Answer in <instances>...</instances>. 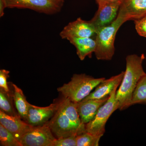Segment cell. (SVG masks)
<instances>
[{"label":"cell","mask_w":146,"mask_h":146,"mask_svg":"<svg viewBox=\"0 0 146 146\" xmlns=\"http://www.w3.org/2000/svg\"><path fill=\"white\" fill-rule=\"evenodd\" d=\"M48 124L56 138L77 136L86 131L74 103L63 97Z\"/></svg>","instance_id":"cell-1"},{"label":"cell","mask_w":146,"mask_h":146,"mask_svg":"<svg viewBox=\"0 0 146 146\" xmlns=\"http://www.w3.org/2000/svg\"><path fill=\"white\" fill-rule=\"evenodd\" d=\"M145 55L133 54L126 58V70L119 87L116 93V99L121 110L131 106V98L133 91L140 78L146 74L143 68Z\"/></svg>","instance_id":"cell-2"},{"label":"cell","mask_w":146,"mask_h":146,"mask_svg":"<svg viewBox=\"0 0 146 146\" xmlns=\"http://www.w3.org/2000/svg\"><path fill=\"white\" fill-rule=\"evenodd\" d=\"M105 79V78H94L86 74H74L68 83L58 88L57 91L73 102L81 101L100 83Z\"/></svg>","instance_id":"cell-3"},{"label":"cell","mask_w":146,"mask_h":146,"mask_svg":"<svg viewBox=\"0 0 146 146\" xmlns=\"http://www.w3.org/2000/svg\"><path fill=\"white\" fill-rule=\"evenodd\" d=\"M127 20L118 13L115 21L107 26L100 29L96 35V47L95 54L99 60H111L115 54L114 42L118 30Z\"/></svg>","instance_id":"cell-4"},{"label":"cell","mask_w":146,"mask_h":146,"mask_svg":"<svg viewBox=\"0 0 146 146\" xmlns=\"http://www.w3.org/2000/svg\"><path fill=\"white\" fill-rule=\"evenodd\" d=\"M119 86H116L112 91L107 101L99 109L94 119L85 124L86 131L95 135L103 136L108 120L115 110L119 109L116 96Z\"/></svg>","instance_id":"cell-5"},{"label":"cell","mask_w":146,"mask_h":146,"mask_svg":"<svg viewBox=\"0 0 146 146\" xmlns=\"http://www.w3.org/2000/svg\"><path fill=\"white\" fill-rule=\"evenodd\" d=\"M56 138L48 123L42 125L33 126L22 137V146H53Z\"/></svg>","instance_id":"cell-6"},{"label":"cell","mask_w":146,"mask_h":146,"mask_svg":"<svg viewBox=\"0 0 146 146\" xmlns=\"http://www.w3.org/2000/svg\"><path fill=\"white\" fill-rule=\"evenodd\" d=\"M7 8L29 9L47 14L57 13L62 6L55 0H4Z\"/></svg>","instance_id":"cell-7"},{"label":"cell","mask_w":146,"mask_h":146,"mask_svg":"<svg viewBox=\"0 0 146 146\" xmlns=\"http://www.w3.org/2000/svg\"><path fill=\"white\" fill-rule=\"evenodd\" d=\"M97 31L91 21H85L80 18L71 22L60 32L62 39H68L72 37L83 38L96 36Z\"/></svg>","instance_id":"cell-8"},{"label":"cell","mask_w":146,"mask_h":146,"mask_svg":"<svg viewBox=\"0 0 146 146\" xmlns=\"http://www.w3.org/2000/svg\"><path fill=\"white\" fill-rule=\"evenodd\" d=\"M60 100L46 107H39L29 104L25 122L33 126L46 123L54 115L59 105Z\"/></svg>","instance_id":"cell-9"},{"label":"cell","mask_w":146,"mask_h":146,"mask_svg":"<svg viewBox=\"0 0 146 146\" xmlns=\"http://www.w3.org/2000/svg\"><path fill=\"white\" fill-rule=\"evenodd\" d=\"M121 3L107 4L98 6L94 18L90 21L96 31L112 23L117 17Z\"/></svg>","instance_id":"cell-10"},{"label":"cell","mask_w":146,"mask_h":146,"mask_svg":"<svg viewBox=\"0 0 146 146\" xmlns=\"http://www.w3.org/2000/svg\"><path fill=\"white\" fill-rule=\"evenodd\" d=\"M0 124L19 141L33 126L22 119L19 116H11L0 110Z\"/></svg>","instance_id":"cell-11"},{"label":"cell","mask_w":146,"mask_h":146,"mask_svg":"<svg viewBox=\"0 0 146 146\" xmlns=\"http://www.w3.org/2000/svg\"><path fill=\"white\" fill-rule=\"evenodd\" d=\"M118 13L127 21L141 19L146 15V0H122Z\"/></svg>","instance_id":"cell-12"},{"label":"cell","mask_w":146,"mask_h":146,"mask_svg":"<svg viewBox=\"0 0 146 146\" xmlns=\"http://www.w3.org/2000/svg\"><path fill=\"white\" fill-rule=\"evenodd\" d=\"M109 97L101 99L82 100L78 102L74 103L82 122L86 124L91 121L101 106L107 101Z\"/></svg>","instance_id":"cell-13"},{"label":"cell","mask_w":146,"mask_h":146,"mask_svg":"<svg viewBox=\"0 0 146 146\" xmlns=\"http://www.w3.org/2000/svg\"><path fill=\"white\" fill-rule=\"evenodd\" d=\"M124 74L125 72H122L108 79H105L96 87L94 91L83 100L101 99L108 96L116 86L120 85Z\"/></svg>","instance_id":"cell-14"},{"label":"cell","mask_w":146,"mask_h":146,"mask_svg":"<svg viewBox=\"0 0 146 146\" xmlns=\"http://www.w3.org/2000/svg\"><path fill=\"white\" fill-rule=\"evenodd\" d=\"M67 40L75 47L77 54L80 60H84L86 56L91 57L96 51V43L92 37H72Z\"/></svg>","instance_id":"cell-15"},{"label":"cell","mask_w":146,"mask_h":146,"mask_svg":"<svg viewBox=\"0 0 146 146\" xmlns=\"http://www.w3.org/2000/svg\"><path fill=\"white\" fill-rule=\"evenodd\" d=\"M13 88V97L15 107L20 117L25 121L27 116L29 104L27 101L22 89L12 84Z\"/></svg>","instance_id":"cell-16"},{"label":"cell","mask_w":146,"mask_h":146,"mask_svg":"<svg viewBox=\"0 0 146 146\" xmlns=\"http://www.w3.org/2000/svg\"><path fill=\"white\" fill-rule=\"evenodd\" d=\"M146 104V74L138 81L133 91L131 105Z\"/></svg>","instance_id":"cell-17"},{"label":"cell","mask_w":146,"mask_h":146,"mask_svg":"<svg viewBox=\"0 0 146 146\" xmlns=\"http://www.w3.org/2000/svg\"><path fill=\"white\" fill-rule=\"evenodd\" d=\"M13 95L0 89V108L1 110L7 115L19 116L14 109L13 104Z\"/></svg>","instance_id":"cell-18"},{"label":"cell","mask_w":146,"mask_h":146,"mask_svg":"<svg viewBox=\"0 0 146 146\" xmlns=\"http://www.w3.org/2000/svg\"><path fill=\"white\" fill-rule=\"evenodd\" d=\"M102 136L85 131L76 136L77 146H99Z\"/></svg>","instance_id":"cell-19"},{"label":"cell","mask_w":146,"mask_h":146,"mask_svg":"<svg viewBox=\"0 0 146 146\" xmlns=\"http://www.w3.org/2000/svg\"><path fill=\"white\" fill-rule=\"evenodd\" d=\"M0 143L3 146H22L13 134L0 124Z\"/></svg>","instance_id":"cell-20"},{"label":"cell","mask_w":146,"mask_h":146,"mask_svg":"<svg viewBox=\"0 0 146 146\" xmlns=\"http://www.w3.org/2000/svg\"><path fill=\"white\" fill-rule=\"evenodd\" d=\"M77 136H71L63 138H56L53 146H77L76 137Z\"/></svg>","instance_id":"cell-21"},{"label":"cell","mask_w":146,"mask_h":146,"mask_svg":"<svg viewBox=\"0 0 146 146\" xmlns=\"http://www.w3.org/2000/svg\"><path fill=\"white\" fill-rule=\"evenodd\" d=\"M136 31L140 36L146 38V15L143 18L134 21Z\"/></svg>","instance_id":"cell-22"},{"label":"cell","mask_w":146,"mask_h":146,"mask_svg":"<svg viewBox=\"0 0 146 146\" xmlns=\"http://www.w3.org/2000/svg\"><path fill=\"white\" fill-rule=\"evenodd\" d=\"M9 73V71L5 69L0 70V89L7 92H10L7 82Z\"/></svg>","instance_id":"cell-23"},{"label":"cell","mask_w":146,"mask_h":146,"mask_svg":"<svg viewBox=\"0 0 146 146\" xmlns=\"http://www.w3.org/2000/svg\"><path fill=\"white\" fill-rule=\"evenodd\" d=\"M98 6L107 4L114 3H121L122 0H96Z\"/></svg>","instance_id":"cell-24"},{"label":"cell","mask_w":146,"mask_h":146,"mask_svg":"<svg viewBox=\"0 0 146 146\" xmlns=\"http://www.w3.org/2000/svg\"><path fill=\"white\" fill-rule=\"evenodd\" d=\"M7 8L5 2L4 0H0V17H2L4 14V9Z\"/></svg>","instance_id":"cell-25"},{"label":"cell","mask_w":146,"mask_h":146,"mask_svg":"<svg viewBox=\"0 0 146 146\" xmlns=\"http://www.w3.org/2000/svg\"><path fill=\"white\" fill-rule=\"evenodd\" d=\"M57 3H58L61 6H63V2H64V0H55Z\"/></svg>","instance_id":"cell-26"}]
</instances>
